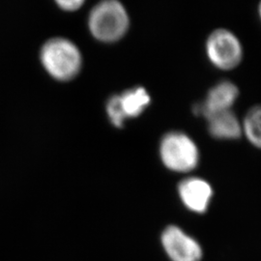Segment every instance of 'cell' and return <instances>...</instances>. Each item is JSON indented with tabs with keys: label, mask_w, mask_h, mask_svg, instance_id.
Returning <instances> with one entry per match:
<instances>
[{
	"label": "cell",
	"mask_w": 261,
	"mask_h": 261,
	"mask_svg": "<svg viewBox=\"0 0 261 261\" xmlns=\"http://www.w3.org/2000/svg\"><path fill=\"white\" fill-rule=\"evenodd\" d=\"M41 62L53 77L69 81L79 74L83 60L74 43L64 38H55L42 47Z\"/></svg>",
	"instance_id": "6da1fadb"
},
{
	"label": "cell",
	"mask_w": 261,
	"mask_h": 261,
	"mask_svg": "<svg viewBox=\"0 0 261 261\" xmlns=\"http://www.w3.org/2000/svg\"><path fill=\"white\" fill-rule=\"evenodd\" d=\"M129 16L120 2L107 0L91 10L88 25L94 37L106 43L120 40L129 28Z\"/></svg>",
	"instance_id": "7a4b0ae2"
},
{
	"label": "cell",
	"mask_w": 261,
	"mask_h": 261,
	"mask_svg": "<svg viewBox=\"0 0 261 261\" xmlns=\"http://www.w3.org/2000/svg\"><path fill=\"white\" fill-rule=\"evenodd\" d=\"M160 158L166 168L175 172H189L199 163L196 142L183 132L166 134L160 142Z\"/></svg>",
	"instance_id": "3957f363"
},
{
	"label": "cell",
	"mask_w": 261,
	"mask_h": 261,
	"mask_svg": "<svg viewBox=\"0 0 261 261\" xmlns=\"http://www.w3.org/2000/svg\"><path fill=\"white\" fill-rule=\"evenodd\" d=\"M206 54L210 62L218 69L232 70L242 61V44L230 30L216 29L207 38Z\"/></svg>",
	"instance_id": "277c9868"
},
{
	"label": "cell",
	"mask_w": 261,
	"mask_h": 261,
	"mask_svg": "<svg viewBox=\"0 0 261 261\" xmlns=\"http://www.w3.org/2000/svg\"><path fill=\"white\" fill-rule=\"evenodd\" d=\"M163 249L171 261H200L199 243L177 225H168L161 235Z\"/></svg>",
	"instance_id": "5b68a950"
},
{
	"label": "cell",
	"mask_w": 261,
	"mask_h": 261,
	"mask_svg": "<svg viewBox=\"0 0 261 261\" xmlns=\"http://www.w3.org/2000/svg\"><path fill=\"white\" fill-rule=\"evenodd\" d=\"M178 195L188 210L196 214H203L211 203L213 189L202 178L189 177L179 183Z\"/></svg>",
	"instance_id": "8992f818"
},
{
	"label": "cell",
	"mask_w": 261,
	"mask_h": 261,
	"mask_svg": "<svg viewBox=\"0 0 261 261\" xmlns=\"http://www.w3.org/2000/svg\"><path fill=\"white\" fill-rule=\"evenodd\" d=\"M238 95V87L233 83L228 81L221 82L209 90L204 102L196 107V112L206 119L216 113L231 111Z\"/></svg>",
	"instance_id": "52a82bcc"
},
{
	"label": "cell",
	"mask_w": 261,
	"mask_h": 261,
	"mask_svg": "<svg viewBox=\"0 0 261 261\" xmlns=\"http://www.w3.org/2000/svg\"><path fill=\"white\" fill-rule=\"evenodd\" d=\"M210 135L218 140H237L243 134L242 124L231 111L219 112L206 118Z\"/></svg>",
	"instance_id": "ba28073f"
},
{
	"label": "cell",
	"mask_w": 261,
	"mask_h": 261,
	"mask_svg": "<svg viewBox=\"0 0 261 261\" xmlns=\"http://www.w3.org/2000/svg\"><path fill=\"white\" fill-rule=\"evenodd\" d=\"M123 111L127 118H134L141 115L149 107L151 98L143 87H135L119 95Z\"/></svg>",
	"instance_id": "9c48e42d"
},
{
	"label": "cell",
	"mask_w": 261,
	"mask_h": 261,
	"mask_svg": "<svg viewBox=\"0 0 261 261\" xmlns=\"http://www.w3.org/2000/svg\"><path fill=\"white\" fill-rule=\"evenodd\" d=\"M242 130L252 145L261 149V105L253 107L246 114Z\"/></svg>",
	"instance_id": "30bf717a"
},
{
	"label": "cell",
	"mask_w": 261,
	"mask_h": 261,
	"mask_svg": "<svg viewBox=\"0 0 261 261\" xmlns=\"http://www.w3.org/2000/svg\"><path fill=\"white\" fill-rule=\"evenodd\" d=\"M107 113L112 124L117 127L121 128L124 125V122L127 119L125 112L123 111L120 97L119 95H114L108 101L107 103Z\"/></svg>",
	"instance_id": "8fae6325"
},
{
	"label": "cell",
	"mask_w": 261,
	"mask_h": 261,
	"mask_svg": "<svg viewBox=\"0 0 261 261\" xmlns=\"http://www.w3.org/2000/svg\"><path fill=\"white\" fill-rule=\"evenodd\" d=\"M57 5L59 6V8L69 11V12H73L75 10L81 8L84 4V1H80V0H63V1H57L56 2Z\"/></svg>",
	"instance_id": "7c38bea8"
},
{
	"label": "cell",
	"mask_w": 261,
	"mask_h": 261,
	"mask_svg": "<svg viewBox=\"0 0 261 261\" xmlns=\"http://www.w3.org/2000/svg\"><path fill=\"white\" fill-rule=\"evenodd\" d=\"M258 11H259V16H260V19H261V3H260V5H259V7H258Z\"/></svg>",
	"instance_id": "4fadbf2b"
}]
</instances>
